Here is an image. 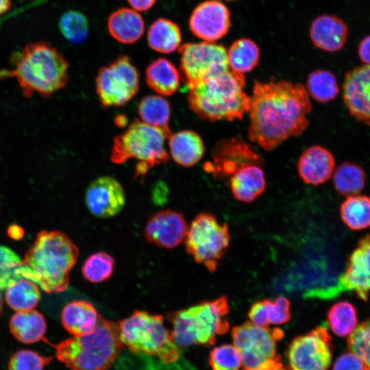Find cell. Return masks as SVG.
I'll use <instances>...</instances> for the list:
<instances>
[{
  "mask_svg": "<svg viewBox=\"0 0 370 370\" xmlns=\"http://www.w3.org/2000/svg\"><path fill=\"white\" fill-rule=\"evenodd\" d=\"M310 96L301 84L256 82L251 97L249 139L264 150L275 149L308 125Z\"/></svg>",
  "mask_w": 370,
  "mask_h": 370,
  "instance_id": "6da1fadb",
  "label": "cell"
},
{
  "mask_svg": "<svg viewBox=\"0 0 370 370\" xmlns=\"http://www.w3.org/2000/svg\"><path fill=\"white\" fill-rule=\"evenodd\" d=\"M79 256L77 246L60 231L40 232L16 270L18 278L29 280L47 293L64 291Z\"/></svg>",
  "mask_w": 370,
  "mask_h": 370,
  "instance_id": "7a4b0ae2",
  "label": "cell"
},
{
  "mask_svg": "<svg viewBox=\"0 0 370 370\" xmlns=\"http://www.w3.org/2000/svg\"><path fill=\"white\" fill-rule=\"evenodd\" d=\"M14 61V68L0 70V79L14 77L26 98L35 93L49 97L69 81L67 60L45 41L26 45Z\"/></svg>",
  "mask_w": 370,
  "mask_h": 370,
  "instance_id": "3957f363",
  "label": "cell"
},
{
  "mask_svg": "<svg viewBox=\"0 0 370 370\" xmlns=\"http://www.w3.org/2000/svg\"><path fill=\"white\" fill-rule=\"evenodd\" d=\"M245 86L243 74L228 70L188 88V106L201 119L213 122L241 119L249 112L251 103Z\"/></svg>",
  "mask_w": 370,
  "mask_h": 370,
  "instance_id": "277c9868",
  "label": "cell"
},
{
  "mask_svg": "<svg viewBox=\"0 0 370 370\" xmlns=\"http://www.w3.org/2000/svg\"><path fill=\"white\" fill-rule=\"evenodd\" d=\"M57 359L70 370H107L123 347L117 323L101 316L93 331L54 345Z\"/></svg>",
  "mask_w": 370,
  "mask_h": 370,
  "instance_id": "5b68a950",
  "label": "cell"
},
{
  "mask_svg": "<svg viewBox=\"0 0 370 370\" xmlns=\"http://www.w3.org/2000/svg\"><path fill=\"white\" fill-rule=\"evenodd\" d=\"M229 310L228 300L222 296L169 313L174 341L180 348L213 345L218 336L229 330Z\"/></svg>",
  "mask_w": 370,
  "mask_h": 370,
  "instance_id": "8992f818",
  "label": "cell"
},
{
  "mask_svg": "<svg viewBox=\"0 0 370 370\" xmlns=\"http://www.w3.org/2000/svg\"><path fill=\"white\" fill-rule=\"evenodd\" d=\"M118 325L121 343L132 352L156 356L166 364L178 360L181 348L165 326L163 316L136 310Z\"/></svg>",
  "mask_w": 370,
  "mask_h": 370,
  "instance_id": "52a82bcc",
  "label": "cell"
},
{
  "mask_svg": "<svg viewBox=\"0 0 370 370\" xmlns=\"http://www.w3.org/2000/svg\"><path fill=\"white\" fill-rule=\"evenodd\" d=\"M170 134L134 119L123 134L114 138L110 160L121 164L130 159L138 160L136 176L143 177L155 165L168 161L164 144Z\"/></svg>",
  "mask_w": 370,
  "mask_h": 370,
  "instance_id": "ba28073f",
  "label": "cell"
},
{
  "mask_svg": "<svg viewBox=\"0 0 370 370\" xmlns=\"http://www.w3.org/2000/svg\"><path fill=\"white\" fill-rule=\"evenodd\" d=\"M284 336L280 328L259 327L250 321L234 327L233 345L238 349L243 370H284L277 354V343Z\"/></svg>",
  "mask_w": 370,
  "mask_h": 370,
  "instance_id": "9c48e42d",
  "label": "cell"
},
{
  "mask_svg": "<svg viewBox=\"0 0 370 370\" xmlns=\"http://www.w3.org/2000/svg\"><path fill=\"white\" fill-rule=\"evenodd\" d=\"M187 253L210 272L217 267L230 244L229 228L209 213H201L191 222L184 239Z\"/></svg>",
  "mask_w": 370,
  "mask_h": 370,
  "instance_id": "30bf717a",
  "label": "cell"
},
{
  "mask_svg": "<svg viewBox=\"0 0 370 370\" xmlns=\"http://www.w3.org/2000/svg\"><path fill=\"white\" fill-rule=\"evenodd\" d=\"M178 51L180 76L188 88L230 70L226 49L214 42L186 43Z\"/></svg>",
  "mask_w": 370,
  "mask_h": 370,
  "instance_id": "8fae6325",
  "label": "cell"
},
{
  "mask_svg": "<svg viewBox=\"0 0 370 370\" xmlns=\"http://www.w3.org/2000/svg\"><path fill=\"white\" fill-rule=\"evenodd\" d=\"M139 83L136 68L127 56L123 55L99 70L95 80L96 91L103 106L119 107L136 95Z\"/></svg>",
  "mask_w": 370,
  "mask_h": 370,
  "instance_id": "7c38bea8",
  "label": "cell"
},
{
  "mask_svg": "<svg viewBox=\"0 0 370 370\" xmlns=\"http://www.w3.org/2000/svg\"><path fill=\"white\" fill-rule=\"evenodd\" d=\"M332 338L325 325L299 336L287 350L290 370H328L332 358Z\"/></svg>",
  "mask_w": 370,
  "mask_h": 370,
  "instance_id": "4fadbf2b",
  "label": "cell"
},
{
  "mask_svg": "<svg viewBox=\"0 0 370 370\" xmlns=\"http://www.w3.org/2000/svg\"><path fill=\"white\" fill-rule=\"evenodd\" d=\"M338 288L354 293L367 301L370 294V232L358 242L351 254L346 269L339 276Z\"/></svg>",
  "mask_w": 370,
  "mask_h": 370,
  "instance_id": "5bb4252c",
  "label": "cell"
},
{
  "mask_svg": "<svg viewBox=\"0 0 370 370\" xmlns=\"http://www.w3.org/2000/svg\"><path fill=\"white\" fill-rule=\"evenodd\" d=\"M188 24L195 36L206 42H214L227 33L230 13L221 1H206L193 10Z\"/></svg>",
  "mask_w": 370,
  "mask_h": 370,
  "instance_id": "9a60e30c",
  "label": "cell"
},
{
  "mask_svg": "<svg viewBox=\"0 0 370 370\" xmlns=\"http://www.w3.org/2000/svg\"><path fill=\"white\" fill-rule=\"evenodd\" d=\"M85 203L94 216L104 219L112 217L119 214L125 206V190L114 177L101 176L88 186Z\"/></svg>",
  "mask_w": 370,
  "mask_h": 370,
  "instance_id": "2e32d148",
  "label": "cell"
},
{
  "mask_svg": "<svg viewBox=\"0 0 370 370\" xmlns=\"http://www.w3.org/2000/svg\"><path fill=\"white\" fill-rule=\"evenodd\" d=\"M188 225L183 214L171 210L153 214L144 230L147 241L162 248L173 249L184 241Z\"/></svg>",
  "mask_w": 370,
  "mask_h": 370,
  "instance_id": "e0dca14e",
  "label": "cell"
},
{
  "mask_svg": "<svg viewBox=\"0 0 370 370\" xmlns=\"http://www.w3.org/2000/svg\"><path fill=\"white\" fill-rule=\"evenodd\" d=\"M343 98L350 114L370 125V65L356 67L345 74Z\"/></svg>",
  "mask_w": 370,
  "mask_h": 370,
  "instance_id": "ac0fdd59",
  "label": "cell"
},
{
  "mask_svg": "<svg viewBox=\"0 0 370 370\" xmlns=\"http://www.w3.org/2000/svg\"><path fill=\"white\" fill-rule=\"evenodd\" d=\"M212 169L222 175L234 174L249 164H258V155L241 138H232L220 141L212 152Z\"/></svg>",
  "mask_w": 370,
  "mask_h": 370,
  "instance_id": "d6986e66",
  "label": "cell"
},
{
  "mask_svg": "<svg viewBox=\"0 0 370 370\" xmlns=\"http://www.w3.org/2000/svg\"><path fill=\"white\" fill-rule=\"evenodd\" d=\"M335 159L330 151L321 145L307 148L297 162V171L302 181L311 185L327 182L334 171Z\"/></svg>",
  "mask_w": 370,
  "mask_h": 370,
  "instance_id": "ffe728a7",
  "label": "cell"
},
{
  "mask_svg": "<svg viewBox=\"0 0 370 370\" xmlns=\"http://www.w3.org/2000/svg\"><path fill=\"white\" fill-rule=\"evenodd\" d=\"M348 32V27L342 19L327 14L314 18L310 27L313 45L329 52H335L343 47Z\"/></svg>",
  "mask_w": 370,
  "mask_h": 370,
  "instance_id": "44dd1931",
  "label": "cell"
},
{
  "mask_svg": "<svg viewBox=\"0 0 370 370\" xmlns=\"http://www.w3.org/2000/svg\"><path fill=\"white\" fill-rule=\"evenodd\" d=\"M107 27L110 36L123 44L136 42L145 32V22L141 15L128 8L113 12L108 18Z\"/></svg>",
  "mask_w": 370,
  "mask_h": 370,
  "instance_id": "7402d4cb",
  "label": "cell"
},
{
  "mask_svg": "<svg viewBox=\"0 0 370 370\" xmlns=\"http://www.w3.org/2000/svg\"><path fill=\"white\" fill-rule=\"evenodd\" d=\"M101 315L89 301L75 300L62 309L60 319L62 326L73 336L91 332L96 328Z\"/></svg>",
  "mask_w": 370,
  "mask_h": 370,
  "instance_id": "603a6c76",
  "label": "cell"
},
{
  "mask_svg": "<svg viewBox=\"0 0 370 370\" xmlns=\"http://www.w3.org/2000/svg\"><path fill=\"white\" fill-rule=\"evenodd\" d=\"M233 196L238 201L250 203L263 193L266 180L258 164H249L236 171L230 180Z\"/></svg>",
  "mask_w": 370,
  "mask_h": 370,
  "instance_id": "cb8c5ba5",
  "label": "cell"
},
{
  "mask_svg": "<svg viewBox=\"0 0 370 370\" xmlns=\"http://www.w3.org/2000/svg\"><path fill=\"white\" fill-rule=\"evenodd\" d=\"M171 158L178 164L189 167L204 156L205 145L201 136L193 130H182L169 136Z\"/></svg>",
  "mask_w": 370,
  "mask_h": 370,
  "instance_id": "d4e9b609",
  "label": "cell"
},
{
  "mask_svg": "<svg viewBox=\"0 0 370 370\" xmlns=\"http://www.w3.org/2000/svg\"><path fill=\"white\" fill-rule=\"evenodd\" d=\"M9 327L11 334L25 344L42 340L47 330L43 314L33 309L17 311L11 317Z\"/></svg>",
  "mask_w": 370,
  "mask_h": 370,
  "instance_id": "484cf974",
  "label": "cell"
},
{
  "mask_svg": "<svg viewBox=\"0 0 370 370\" xmlns=\"http://www.w3.org/2000/svg\"><path fill=\"white\" fill-rule=\"evenodd\" d=\"M180 73L169 60L160 58L146 69L145 79L149 87L162 96H170L178 89Z\"/></svg>",
  "mask_w": 370,
  "mask_h": 370,
  "instance_id": "4316f807",
  "label": "cell"
},
{
  "mask_svg": "<svg viewBox=\"0 0 370 370\" xmlns=\"http://www.w3.org/2000/svg\"><path fill=\"white\" fill-rule=\"evenodd\" d=\"M147 40L153 50L170 53L178 49L182 43V34L179 26L173 21L160 18L149 27Z\"/></svg>",
  "mask_w": 370,
  "mask_h": 370,
  "instance_id": "83f0119b",
  "label": "cell"
},
{
  "mask_svg": "<svg viewBox=\"0 0 370 370\" xmlns=\"http://www.w3.org/2000/svg\"><path fill=\"white\" fill-rule=\"evenodd\" d=\"M227 57L230 70L244 75L258 65L260 49L252 40L241 38L230 47L227 51Z\"/></svg>",
  "mask_w": 370,
  "mask_h": 370,
  "instance_id": "f1b7e54d",
  "label": "cell"
},
{
  "mask_svg": "<svg viewBox=\"0 0 370 370\" xmlns=\"http://www.w3.org/2000/svg\"><path fill=\"white\" fill-rule=\"evenodd\" d=\"M138 112L143 123L171 133L169 128L171 106L162 96L149 95L143 97L138 103Z\"/></svg>",
  "mask_w": 370,
  "mask_h": 370,
  "instance_id": "f546056e",
  "label": "cell"
},
{
  "mask_svg": "<svg viewBox=\"0 0 370 370\" xmlns=\"http://www.w3.org/2000/svg\"><path fill=\"white\" fill-rule=\"evenodd\" d=\"M336 190L343 196L358 195L364 188L366 173L357 164L345 162L332 174Z\"/></svg>",
  "mask_w": 370,
  "mask_h": 370,
  "instance_id": "4dcf8cb0",
  "label": "cell"
},
{
  "mask_svg": "<svg viewBox=\"0 0 370 370\" xmlns=\"http://www.w3.org/2000/svg\"><path fill=\"white\" fill-rule=\"evenodd\" d=\"M343 223L352 230L370 227V197L367 195L349 196L340 207Z\"/></svg>",
  "mask_w": 370,
  "mask_h": 370,
  "instance_id": "1f68e13d",
  "label": "cell"
},
{
  "mask_svg": "<svg viewBox=\"0 0 370 370\" xmlns=\"http://www.w3.org/2000/svg\"><path fill=\"white\" fill-rule=\"evenodd\" d=\"M5 290V301L15 311L32 310L40 299L37 284L25 278L17 280Z\"/></svg>",
  "mask_w": 370,
  "mask_h": 370,
  "instance_id": "d6a6232c",
  "label": "cell"
},
{
  "mask_svg": "<svg viewBox=\"0 0 370 370\" xmlns=\"http://www.w3.org/2000/svg\"><path fill=\"white\" fill-rule=\"evenodd\" d=\"M306 89L318 102L325 103L334 99L339 92L335 75L326 70H316L308 77Z\"/></svg>",
  "mask_w": 370,
  "mask_h": 370,
  "instance_id": "836d02e7",
  "label": "cell"
},
{
  "mask_svg": "<svg viewBox=\"0 0 370 370\" xmlns=\"http://www.w3.org/2000/svg\"><path fill=\"white\" fill-rule=\"evenodd\" d=\"M327 319L331 330L338 336L349 335L358 323L355 307L347 301L334 304L328 312Z\"/></svg>",
  "mask_w": 370,
  "mask_h": 370,
  "instance_id": "e575fe53",
  "label": "cell"
},
{
  "mask_svg": "<svg viewBox=\"0 0 370 370\" xmlns=\"http://www.w3.org/2000/svg\"><path fill=\"white\" fill-rule=\"evenodd\" d=\"M115 262L108 254L99 251L89 256L82 267V273L85 280L92 283H100L108 280L114 270Z\"/></svg>",
  "mask_w": 370,
  "mask_h": 370,
  "instance_id": "d590c367",
  "label": "cell"
},
{
  "mask_svg": "<svg viewBox=\"0 0 370 370\" xmlns=\"http://www.w3.org/2000/svg\"><path fill=\"white\" fill-rule=\"evenodd\" d=\"M59 28L64 37L73 44L83 42L89 32L86 16L77 10L65 12L60 18Z\"/></svg>",
  "mask_w": 370,
  "mask_h": 370,
  "instance_id": "8d00e7d4",
  "label": "cell"
},
{
  "mask_svg": "<svg viewBox=\"0 0 370 370\" xmlns=\"http://www.w3.org/2000/svg\"><path fill=\"white\" fill-rule=\"evenodd\" d=\"M347 347L361 360L364 370H370V318L356 326L349 334Z\"/></svg>",
  "mask_w": 370,
  "mask_h": 370,
  "instance_id": "74e56055",
  "label": "cell"
},
{
  "mask_svg": "<svg viewBox=\"0 0 370 370\" xmlns=\"http://www.w3.org/2000/svg\"><path fill=\"white\" fill-rule=\"evenodd\" d=\"M209 363L212 370H240L242 368L240 354L233 344L215 347L210 352Z\"/></svg>",
  "mask_w": 370,
  "mask_h": 370,
  "instance_id": "f35d334b",
  "label": "cell"
},
{
  "mask_svg": "<svg viewBox=\"0 0 370 370\" xmlns=\"http://www.w3.org/2000/svg\"><path fill=\"white\" fill-rule=\"evenodd\" d=\"M52 360L31 349H21L10 357L8 370H44Z\"/></svg>",
  "mask_w": 370,
  "mask_h": 370,
  "instance_id": "ab89813d",
  "label": "cell"
},
{
  "mask_svg": "<svg viewBox=\"0 0 370 370\" xmlns=\"http://www.w3.org/2000/svg\"><path fill=\"white\" fill-rule=\"evenodd\" d=\"M21 262V260L14 251L0 245V290L6 289L19 279L16 270Z\"/></svg>",
  "mask_w": 370,
  "mask_h": 370,
  "instance_id": "60d3db41",
  "label": "cell"
},
{
  "mask_svg": "<svg viewBox=\"0 0 370 370\" xmlns=\"http://www.w3.org/2000/svg\"><path fill=\"white\" fill-rule=\"evenodd\" d=\"M267 312L269 325H282L291 317L289 300L282 296L274 300L267 299Z\"/></svg>",
  "mask_w": 370,
  "mask_h": 370,
  "instance_id": "b9f144b4",
  "label": "cell"
},
{
  "mask_svg": "<svg viewBox=\"0 0 370 370\" xmlns=\"http://www.w3.org/2000/svg\"><path fill=\"white\" fill-rule=\"evenodd\" d=\"M250 322L259 327H269V323L267 312V299L254 302L249 312Z\"/></svg>",
  "mask_w": 370,
  "mask_h": 370,
  "instance_id": "7bdbcfd3",
  "label": "cell"
},
{
  "mask_svg": "<svg viewBox=\"0 0 370 370\" xmlns=\"http://www.w3.org/2000/svg\"><path fill=\"white\" fill-rule=\"evenodd\" d=\"M332 370H364L361 360L354 353L346 352L334 362Z\"/></svg>",
  "mask_w": 370,
  "mask_h": 370,
  "instance_id": "ee69618b",
  "label": "cell"
},
{
  "mask_svg": "<svg viewBox=\"0 0 370 370\" xmlns=\"http://www.w3.org/2000/svg\"><path fill=\"white\" fill-rule=\"evenodd\" d=\"M358 56L365 64L370 65V36L365 37L358 46Z\"/></svg>",
  "mask_w": 370,
  "mask_h": 370,
  "instance_id": "f6af8a7d",
  "label": "cell"
},
{
  "mask_svg": "<svg viewBox=\"0 0 370 370\" xmlns=\"http://www.w3.org/2000/svg\"><path fill=\"white\" fill-rule=\"evenodd\" d=\"M132 8L138 12H145L153 7L156 0H127Z\"/></svg>",
  "mask_w": 370,
  "mask_h": 370,
  "instance_id": "bcb514c9",
  "label": "cell"
},
{
  "mask_svg": "<svg viewBox=\"0 0 370 370\" xmlns=\"http://www.w3.org/2000/svg\"><path fill=\"white\" fill-rule=\"evenodd\" d=\"M11 7V0H0V16L9 11Z\"/></svg>",
  "mask_w": 370,
  "mask_h": 370,
  "instance_id": "7dc6e473",
  "label": "cell"
},
{
  "mask_svg": "<svg viewBox=\"0 0 370 370\" xmlns=\"http://www.w3.org/2000/svg\"><path fill=\"white\" fill-rule=\"evenodd\" d=\"M3 298H2L1 293H0V316L2 314V312H3Z\"/></svg>",
  "mask_w": 370,
  "mask_h": 370,
  "instance_id": "c3c4849f",
  "label": "cell"
},
{
  "mask_svg": "<svg viewBox=\"0 0 370 370\" xmlns=\"http://www.w3.org/2000/svg\"><path fill=\"white\" fill-rule=\"evenodd\" d=\"M217 1H232V0H217Z\"/></svg>",
  "mask_w": 370,
  "mask_h": 370,
  "instance_id": "681fc988",
  "label": "cell"
},
{
  "mask_svg": "<svg viewBox=\"0 0 370 370\" xmlns=\"http://www.w3.org/2000/svg\"><path fill=\"white\" fill-rule=\"evenodd\" d=\"M259 370H262V369H259Z\"/></svg>",
  "mask_w": 370,
  "mask_h": 370,
  "instance_id": "f907efd6",
  "label": "cell"
}]
</instances>
